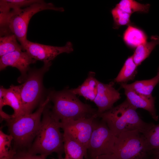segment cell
I'll use <instances>...</instances> for the list:
<instances>
[{"label":"cell","mask_w":159,"mask_h":159,"mask_svg":"<svg viewBox=\"0 0 159 159\" xmlns=\"http://www.w3.org/2000/svg\"><path fill=\"white\" fill-rule=\"evenodd\" d=\"M60 128V121L47 106L34 142L28 150L34 154L47 156L55 153L61 158L64 152L63 134Z\"/></svg>","instance_id":"obj_1"},{"label":"cell","mask_w":159,"mask_h":159,"mask_svg":"<svg viewBox=\"0 0 159 159\" xmlns=\"http://www.w3.org/2000/svg\"><path fill=\"white\" fill-rule=\"evenodd\" d=\"M136 109L126 99L121 104L99 115L98 117L106 123L116 137L122 133L134 130L143 134L155 124L143 121Z\"/></svg>","instance_id":"obj_2"},{"label":"cell","mask_w":159,"mask_h":159,"mask_svg":"<svg viewBox=\"0 0 159 159\" xmlns=\"http://www.w3.org/2000/svg\"><path fill=\"white\" fill-rule=\"evenodd\" d=\"M47 10L60 12L64 11L63 7H56L51 3H46L43 1L3 14L1 23L5 30L15 35L23 49L27 40V33L31 19L38 12Z\"/></svg>","instance_id":"obj_3"},{"label":"cell","mask_w":159,"mask_h":159,"mask_svg":"<svg viewBox=\"0 0 159 159\" xmlns=\"http://www.w3.org/2000/svg\"><path fill=\"white\" fill-rule=\"evenodd\" d=\"M49 95L53 103L52 112L60 122L77 120L97 114V110L82 102L70 90L53 91Z\"/></svg>","instance_id":"obj_4"},{"label":"cell","mask_w":159,"mask_h":159,"mask_svg":"<svg viewBox=\"0 0 159 159\" xmlns=\"http://www.w3.org/2000/svg\"><path fill=\"white\" fill-rule=\"evenodd\" d=\"M50 100L49 95L34 112L6 120L9 133L18 146H27L35 138L41 125V116Z\"/></svg>","instance_id":"obj_5"},{"label":"cell","mask_w":159,"mask_h":159,"mask_svg":"<svg viewBox=\"0 0 159 159\" xmlns=\"http://www.w3.org/2000/svg\"><path fill=\"white\" fill-rule=\"evenodd\" d=\"M112 154L117 159H147L150 155L143 134L138 130L116 137Z\"/></svg>","instance_id":"obj_6"},{"label":"cell","mask_w":159,"mask_h":159,"mask_svg":"<svg viewBox=\"0 0 159 159\" xmlns=\"http://www.w3.org/2000/svg\"><path fill=\"white\" fill-rule=\"evenodd\" d=\"M51 63H44L42 67L32 71L24 83L19 85L24 115L32 113L38 103L43 89V76Z\"/></svg>","instance_id":"obj_7"},{"label":"cell","mask_w":159,"mask_h":159,"mask_svg":"<svg viewBox=\"0 0 159 159\" xmlns=\"http://www.w3.org/2000/svg\"><path fill=\"white\" fill-rule=\"evenodd\" d=\"M116 138L105 121L96 119L88 143L87 156L91 159L101 155L112 154Z\"/></svg>","instance_id":"obj_8"},{"label":"cell","mask_w":159,"mask_h":159,"mask_svg":"<svg viewBox=\"0 0 159 159\" xmlns=\"http://www.w3.org/2000/svg\"><path fill=\"white\" fill-rule=\"evenodd\" d=\"M23 51L26 52L36 61L40 60L46 63L51 62L61 54L72 52L73 48L72 44L70 42H67L64 46L59 47L33 42L27 40Z\"/></svg>","instance_id":"obj_9"},{"label":"cell","mask_w":159,"mask_h":159,"mask_svg":"<svg viewBox=\"0 0 159 159\" xmlns=\"http://www.w3.org/2000/svg\"><path fill=\"white\" fill-rule=\"evenodd\" d=\"M98 117L96 114L89 117L60 122L61 128L69 133L87 150L94 122Z\"/></svg>","instance_id":"obj_10"},{"label":"cell","mask_w":159,"mask_h":159,"mask_svg":"<svg viewBox=\"0 0 159 159\" xmlns=\"http://www.w3.org/2000/svg\"><path fill=\"white\" fill-rule=\"evenodd\" d=\"M5 105L9 106L13 109L14 112L12 115V118L24 115L19 85H12L8 89L0 87V114L4 120L9 117V115L3 110V107Z\"/></svg>","instance_id":"obj_11"},{"label":"cell","mask_w":159,"mask_h":159,"mask_svg":"<svg viewBox=\"0 0 159 159\" xmlns=\"http://www.w3.org/2000/svg\"><path fill=\"white\" fill-rule=\"evenodd\" d=\"M113 84L98 81L97 93L93 101L98 108V116L112 108L114 104L121 97L120 94L113 87Z\"/></svg>","instance_id":"obj_12"},{"label":"cell","mask_w":159,"mask_h":159,"mask_svg":"<svg viewBox=\"0 0 159 159\" xmlns=\"http://www.w3.org/2000/svg\"><path fill=\"white\" fill-rule=\"evenodd\" d=\"M36 61L25 51H15L0 57V70L11 66L17 68L22 76H25L30 65Z\"/></svg>","instance_id":"obj_13"},{"label":"cell","mask_w":159,"mask_h":159,"mask_svg":"<svg viewBox=\"0 0 159 159\" xmlns=\"http://www.w3.org/2000/svg\"><path fill=\"white\" fill-rule=\"evenodd\" d=\"M127 100L133 107L140 108L147 111L155 121L158 120L155 107V98L151 95H146L138 93L133 90L127 88H123Z\"/></svg>","instance_id":"obj_14"},{"label":"cell","mask_w":159,"mask_h":159,"mask_svg":"<svg viewBox=\"0 0 159 159\" xmlns=\"http://www.w3.org/2000/svg\"><path fill=\"white\" fill-rule=\"evenodd\" d=\"M64 152L67 159H83L87 157V150L69 133L63 131Z\"/></svg>","instance_id":"obj_15"},{"label":"cell","mask_w":159,"mask_h":159,"mask_svg":"<svg viewBox=\"0 0 159 159\" xmlns=\"http://www.w3.org/2000/svg\"><path fill=\"white\" fill-rule=\"evenodd\" d=\"M95 73L89 72L87 77L80 85L77 88L70 89L71 92L75 95H78L86 99L93 102L97 91L98 80L95 77Z\"/></svg>","instance_id":"obj_16"},{"label":"cell","mask_w":159,"mask_h":159,"mask_svg":"<svg viewBox=\"0 0 159 159\" xmlns=\"http://www.w3.org/2000/svg\"><path fill=\"white\" fill-rule=\"evenodd\" d=\"M159 82V67L156 75L153 78L148 80L137 81L130 84L122 83V88L131 89L136 92L146 95H152V92Z\"/></svg>","instance_id":"obj_17"},{"label":"cell","mask_w":159,"mask_h":159,"mask_svg":"<svg viewBox=\"0 0 159 159\" xmlns=\"http://www.w3.org/2000/svg\"><path fill=\"white\" fill-rule=\"evenodd\" d=\"M125 44L131 48H136L147 42V36L141 29L131 25L128 26L123 36Z\"/></svg>","instance_id":"obj_18"},{"label":"cell","mask_w":159,"mask_h":159,"mask_svg":"<svg viewBox=\"0 0 159 159\" xmlns=\"http://www.w3.org/2000/svg\"><path fill=\"white\" fill-rule=\"evenodd\" d=\"M151 41L146 42L135 48L132 55L133 60L137 66L140 65L149 56L155 47L159 44V37H151Z\"/></svg>","instance_id":"obj_19"},{"label":"cell","mask_w":159,"mask_h":159,"mask_svg":"<svg viewBox=\"0 0 159 159\" xmlns=\"http://www.w3.org/2000/svg\"><path fill=\"white\" fill-rule=\"evenodd\" d=\"M137 66L134 62L132 56L128 57L114 81L117 83H124L132 80L136 74Z\"/></svg>","instance_id":"obj_20"},{"label":"cell","mask_w":159,"mask_h":159,"mask_svg":"<svg viewBox=\"0 0 159 159\" xmlns=\"http://www.w3.org/2000/svg\"><path fill=\"white\" fill-rule=\"evenodd\" d=\"M17 40L16 36L12 33L0 37V57L15 51L23 50L21 45L18 43Z\"/></svg>","instance_id":"obj_21"},{"label":"cell","mask_w":159,"mask_h":159,"mask_svg":"<svg viewBox=\"0 0 159 159\" xmlns=\"http://www.w3.org/2000/svg\"><path fill=\"white\" fill-rule=\"evenodd\" d=\"M143 134L150 155H159V124H154Z\"/></svg>","instance_id":"obj_22"},{"label":"cell","mask_w":159,"mask_h":159,"mask_svg":"<svg viewBox=\"0 0 159 159\" xmlns=\"http://www.w3.org/2000/svg\"><path fill=\"white\" fill-rule=\"evenodd\" d=\"M116 6L130 15L135 12L147 13L150 6L149 4H142L134 0H122Z\"/></svg>","instance_id":"obj_23"},{"label":"cell","mask_w":159,"mask_h":159,"mask_svg":"<svg viewBox=\"0 0 159 159\" xmlns=\"http://www.w3.org/2000/svg\"><path fill=\"white\" fill-rule=\"evenodd\" d=\"M43 1L42 0H0V13H8L11 9L12 10L25 8Z\"/></svg>","instance_id":"obj_24"},{"label":"cell","mask_w":159,"mask_h":159,"mask_svg":"<svg viewBox=\"0 0 159 159\" xmlns=\"http://www.w3.org/2000/svg\"><path fill=\"white\" fill-rule=\"evenodd\" d=\"M114 23L113 28L117 29L120 26L130 25L131 15L123 11L116 6L111 11Z\"/></svg>","instance_id":"obj_25"},{"label":"cell","mask_w":159,"mask_h":159,"mask_svg":"<svg viewBox=\"0 0 159 159\" xmlns=\"http://www.w3.org/2000/svg\"><path fill=\"white\" fill-rule=\"evenodd\" d=\"M13 138L11 134L7 135L0 130V158L9 155L13 149L11 144Z\"/></svg>","instance_id":"obj_26"},{"label":"cell","mask_w":159,"mask_h":159,"mask_svg":"<svg viewBox=\"0 0 159 159\" xmlns=\"http://www.w3.org/2000/svg\"><path fill=\"white\" fill-rule=\"evenodd\" d=\"M47 156L46 155L34 154L29 150L16 151L11 159H46Z\"/></svg>","instance_id":"obj_27"},{"label":"cell","mask_w":159,"mask_h":159,"mask_svg":"<svg viewBox=\"0 0 159 159\" xmlns=\"http://www.w3.org/2000/svg\"><path fill=\"white\" fill-rule=\"evenodd\" d=\"M91 159H117L112 154L104 155Z\"/></svg>","instance_id":"obj_28"},{"label":"cell","mask_w":159,"mask_h":159,"mask_svg":"<svg viewBox=\"0 0 159 159\" xmlns=\"http://www.w3.org/2000/svg\"><path fill=\"white\" fill-rule=\"evenodd\" d=\"M16 152V150L15 149H13L9 155L0 158V159H11Z\"/></svg>","instance_id":"obj_29"},{"label":"cell","mask_w":159,"mask_h":159,"mask_svg":"<svg viewBox=\"0 0 159 159\" xmlns=\"http://www.w3.org/2000/svg\"><path fill=\"white\" fill-rule=\"evenodd\" d=\"M153 159H159V155H152Z\"/></svg>","instance_id":"obj_30"},{"label":"cell","mask_w":159,"mask_h":159,"mask_svg":"<svg viewBox=\"0 0 159 159\" xmlns=\"http://www.w3.org/2000/svg\"><path fill=\"white\" fill-rule=\"evenodd\" d=\"M59 159H67L65 158H59Z\"/></svg>","instance_id":"obj_31"}]
</instances>
